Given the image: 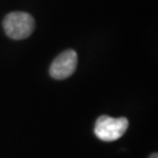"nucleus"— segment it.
Instances as JSON below:
<instances>
[{
    "instance_id": "4",
    "label": "nucleus",
    "mask_w": 158,
    "mask_h": 158,
    "mask_svg": "<svg viewBox=\"0 0 158 158\" xmlns=\"http://www.w3.org/2000/svg\"><path fill=\"white\" fill-rule=\"evenodd\" d=\"M149 158H158V154L157 153H154V154H152Z\"/></svg>"
},
{
    "instance_id": "1",
    "label": "nucleus",
    "mask_w": 158,
    "mask_h": 158,
    "mask_svg": "<svg viewBox=\"0 0 158 158\" xmlns=\"http://www.w3.org/2000/svg\"><path fill=\"white\" fill-rule=\"evenodd\" d=\"M3 29L9 38L23 40L32 35L35 29V21L31 15L24 11H14L5 15Z\"/></svg>"
},
{
    "instance_id": "2",
    "label": "nucleus",
    "mask_w": 158,
    "mask_h": 158,
    "mask_svg": "<svg viewBox=\"0 0 158 158\" xmlns=\"http://www.w3.org/2000/svg\"><path fill=\"white\" fill-rule=\"evenodd\" d=\"M128 127V120L125 117L113 118L108 115H102L94 124V135L101 141L113 142L124 135Z\"/></svg>"
},
{
    "instance_id": "3",
    "label": "nucleus",
    "mask_w": 158,
    "mask_h": 158,
    "mask_svg": "<svg viewBox=\"0 0 158 158\" xmlns=\"http://www.w3.org/2000/svg\"><path fill=\"white\" fill-rule=\"evenodd\" d=\"M78 56L74 49H67L56 56L50 65L49 74L53 79L63 80L70 77L77 67Z\"/></svg>"
}]
</instances>
